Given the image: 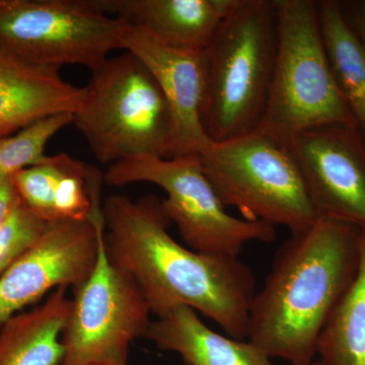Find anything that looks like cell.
Listing matches in <instances>:
<instances>
[{"label": "cell", "mask_w": 365, "mask_h": 365, "mask_svg": "<svg viewBox=\"0 0 365 365\" xmlns=\"http://www.w3.org/2000/svg\"><path fill=\"white\" fill-rule=\"evenodd\" d=\"M106 252L129 276L157 317L191 307L222 327L227 336L248 339L256 294L254 274L237 258L198 253L168 232L162 200L113 195L102 207Z\"/></svg>", "instance_id": "cell-1"}, {"label": "cell", "mask_w": 365, "mask_h": 365, "mask_svg": "<svg viewBox=\"0 0 365 365\" xmlns=\"http://www.w3.org/2000/svg\"><path fill=\"white\" fill-rule=\"evenodd\" d=\"M362 230L330 217L278 250L249 314L248 340L269 359L309 365L327 321L359 270Z\"/></svg>", "instance_id": "cell-2"}, {"label": "cell", "mask_w": 365, "mask_h": 365, "mask_svg": "<svg viewBox=\"0 0 365 365\" xmlns=\"http://www.w3.org/2000/svg\"><path fill=\"white\" fill-rule=\"evenodd\" d=\"M205 55L206 135L220 143L254 132L267 107L277 55L274 0H235Z\"/></svg>", "instance_id": "cell-3"}, {"label": "cell", "mask_w": 365, "mask_h": 365, "mask_svg": "<svg viewBox=\"0 0 365 365\" xmlns=\"http://www.w3.org/2000/svg\"><path fill=\"white\" fill-rule=\"evenodd\" d=\"M277 55L267 107L255 131L287 145L306 129L355 124L336 85L319 28L318 1L274 0Z\"/></svg>", "instance_id": "cell-4"}, {"label": "cell", "mask_w": 365, "mask_h": 365, "mask_svg": "<svg viewBox=\"0 0 365 365\" xmlns=\"http://www.w3.org/2000/svg\"><path fill=\"white\" fill-rule=\"evenodd\" d=\"M73 124L100 163L136 157L169 158L173 118L150 71L126 52L91 69Z\"/></svg>", "instance_id": "cell-5"}, {"label": "cell", "mask_w": 365, "mask_h": 365, "mask_svg": "<svg viewBox=\"0 0 365 365\" xmlns=\"http://www.w3.org/2000/svg\"><path fill=\"white\" fill-rule=\"evenodd\" d=\"M204 174L225 206L245 220L299 234L319 220L289 148L258 131L210 143L200 153Z\"/></svg>", "instance_id": "cell-6"}, {"label": "cell", "mask_w": 365, "mask_h": 365, "mask_svg": "<svg viewBox=\"0 0 365 365\" xmlns=\"http://www.w3.org/2000/svg\"><path fill=\"white\" fill-rule=\"evenodd\" d=\"M104 181L114 187L150 182L163 189L167 194L162 200L165 215L188 248L198 253L237 258L249 242L275 239L272 225L227 212L204 174L198 155L127 158L110 165Z\"/></svg>", "instance_id": "cell-7"}, {"label": "cell", "mask_w": 365, "mask_h": 365, "mask_svg": "<svg viewBox=\"0 0 365 365\" xmlns=\"http://www.w3.org/2000/svg\"><path fill=\"white\" fill-rule=\"evenodd\" d=\"M125 25L95 0H0V52L30 66L91 71L121 49Z\"/></svg>", "instance_id": "cell-8"}, {"label": "cell", "mask_w": 365, "mask_h": 365, "mask_svg": "<svg viewBox=\"0 0 365 365\" xmlns=\"http://www.w3.org/2000/svg\"><path fill=\"white\" fill-rule=\"evenodd\" d=\"M104 225L98 235L97 263L90 277L74 289L62 333V365L97 360L128 361L132 343L144 337L151 309L136 283L110 261Z\"/></svg>", "instance_id": "cell-9"}, {"label": "cell", "mask_w": 365, "mask_h": 365, "mask_svg": "<svg viewBox=\"0 0 365 365\" xmlns=\"http://www.w3.org/2000/svg\"><path fill=\"white\" fill-rule=\"evenodd\" d=\"M104 225L101 201L86 222L53 223L39 241L0 276V326L59 287H81L90 277Z\"/></svg>", "instance_id": "cell-10"}, {"label": "cell", "mask_w": 365, "mask_h": 365, "mask_svg": "<svg viewBox=\"0 0 365 365\" xmlns=\"http://www.w3.org/2000/svg\"><path fill=\"white\" fill-rule=\"evenodd\" d=\"M319 217L365 230V141L355 124H329L287 144Z\"/></svg>", "instance_id": "cell-11"}, {"label": "cell", "mask_w": 365, "mask_h": 365, "mask_svg": "<svg viewBox=\"0 0 365 365\" xmlns=\"http://www.w3.org/2000/svg\"><path fill=\"white\" fill-rule=\"evenodd\" d=\"M120 45L150 71L169 105L173 118L169 158L199 155L211 143L201 124L206 83L205 50L165 44L127 24Z\"/></svg>", "instance_id": "cell-12"}, {"label": "cell", "mask_w": 365, "mask_h": 365, "mask_svg": "<svg viewBox=\"0 0 365 365\" xmlns=\"http://www.w3.org/2000/svg\"><path fill=\"white\" fill-rule=\"evenodd\" d=\"M235 0H95L101 11L174 47L206 50Z\"/></svg>", "instance_id": "cell-13"}, {"label": "cell", "mask_w": 365, "mask_h": 365, "mask_svg": "<svg viewBox=\"0 0 365 365\" xmlns=\"http://www.w3.org/2000/svg\"><path fill=\"white\" fill-rule=\"evenodd\" d=\"M85 88L67 83L59 69L30 66L0 52V127L20 130L50 115H74Z\"/></svg>", "instance_id": "cell-14"}, {"label": "cell", "mask_w": 365, "mask_h": 365, "mask_svg": "<svg viewBox=\"0 0 365 365\" xmlns=\"http://www.w3.org/2000/svg\"><path fill=\"white\" fill-rule=\"evenodd\" d=\"M143 338L158 349L177 353L187 365H272L258 346L215 332L189 307L157 317Z\"/></svg>", "instance_id": "cell-15"}, {"label": "cell", "mask_w": 365, "mask_h": 365, "mask_svg": "<svg viewBox=\"0 0 365 365\" xmlns=\"http://www.w3.org/2000/svg\"><path fill=\"white\" fill-rule=\"evenodd\" d=\"M71 307L67 288L59 287L40 306L7 319L0 331V365L61 364Z\"/></svg>", "instance_id": "cell-16"}, {"label": "cell", "mask_w": 365, "mask_h": 365, "mask_svg": "<svg viewBox=\"0 0 365 365\" xmlns=\"http://www.w3.org/2000/svg\"><path fill=\"white\" fill-rule=\"evenodd\" d=\"M322 38L336 85L365 141V49L334 0L318 1Z\"/></svg>", "instance_id": "cell-17"}, {"label": "cell", "mask_w": 365, "mask_h": 365, "mask_svg": "<svg viewBox=\"0 0 365 365\" xmlns=\"http://www.w3.org/2000/svg\"><path fill=\"white\" fill-rule=\"evenodd\" d=\"M317 355L322 365H365V230L356 276L327 321Z\"/></svg>", "instance_id": "cell-18"}, {"label": "cell", "mask_w": 365, "mask_h": 365, "mask_svg": "<svg viewBox=\"0 0 365 365\" xmlns=\"http://www.w3.org/2000/svg\"><path fill=\"white\" fill-rule=\"evenodd\" d=\"M73 123L68 113L50 115L26 125L14 135L0 139V176L13 177L20 170L42 162L53 137Z\"/></svg>", "instance_id": "cell-19"}, {"label": "cell", "mask_w": 365, "mask_h": 365, "mask_svg": "<svg viewBox=\"0 0 365 365\" xmlns=\"http://www.w3.org/2000/svg\"><path fill=\"white\" fill-rule=\"evenodd\" d=\"M68 157L66 153L46 157L42 162L13 176L14 188L21 202L49 225L55 223L53 212L55 191Z\"/></svg>", "instance_id": "cell-20"}, {"label": "cell", "mask_w": 365, "mask_h": 365, "mask_svg": "<svg viewBox=\"0 0 365 365\" xmlns=\"http://www.w3.org/2000/svg\"><path fill=\"white\" fill-rule=\"evenodd\" d=\"M50 225L19 201L0 227V276L39 241Z\"/></svg>", "instance_id": "cell-21"}, {"label": "cell", "mask_w": 365, "mask_h": 365, "mask_svg": "<svg viewBox=\"0 0 365 365\" xmlns=\"http://www.w3.org/2000/svg\"><path fill=\"white\" fill-rule=\"evenodd\" d=\"M19 201L20 198L14 188L13 177L0 176V227Z\"/></svg>", "instance_id": "cell-22"}, {"label": "cell", "mask_w": 365, "mask_h": 365, "mask_svg": "<svg viewBox=\"0 0 365 365\" xmlns=\"http://www.w3.org/2000/svg\"><path fill=\"white\" fill-rule=\"evenodd\" d=\"M352 18H347L365 49V0L352 4ZM346 16V14H345Z\"/></svg>", "instance_id": "cell-23"}, {"label": "cell", "mask_w": 365, "mask_h": 365, "mask_svg": "<svg viewBox=\"0 0 365 365\" xmlns=\"http://www.w3.org/2000/svg\"><path fill=\"white\" fill-rule=\"evenodd\" d=\"M62 365V364H60ZM78 365H130L128 361H117V360H97V361H88Z\"/></svg>", "instance_id": "cell-24"}, {"label": "cell", "mask_w": 365, "mask_h": 365, "mask_svg": "<svg viewBox=\"0 0 365 365\" xmlns=\"http://www.w3.org/2000/svg\"><path fill=\"white\" fill-rule=\"evenodd\" d=\"M16 131L18 130H14L13 128H6V127H0V139L11 135V134L14 133Z\"/></svg>", "instance_id": "cell-25"}, {"label": "cell", "mask_w": 365, "mask_h": 365, "mask_svg": "<svg viewBox=\"0 0 365 365\" xmlns=\"http://www.w3.org/2000/svg\"><path fill=\"white\" fill-rule=\"evenodd\" d=\"M284 365H290V364H284ZM309 365H322L321 362L319 361V360H314L313 364H309Z\"/></svg>", "instance_id": "cell-26"}]
</instances>
